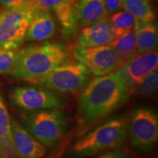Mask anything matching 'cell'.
<instances>
[{
	"mask_svg": "<svg viewBox=\"0 0 158 158\" xmlns=\"http://www.w3.org/2000/svg\"><path fill=\"white\" fill-rule=\"evenodd\" d=\"M69 51L60 43L46 42L18 51L15 68L11 76L29 82L48 73L68 60Z\"/></svg>",
	"mask_w": 158,
	"mask_h": 158,
	"instance_id": "cell-2",
	"label": "cell"
},
{
	"mask_svg": "<svg viewBox=\"0 0 158 158\" xmlns=\"http://www.w3.org/2000/svg\"><path fill=\"white\" fill-rule=\"evenodd\" d=\"M109 14H113L122 9V0H102Z\"/></svg>",
	"mask_w": 158,
	"mask_h": 158,
	"instance_id": "cell-24",
	"label": "cell"
},
{
	"mask_svg": "<svg viewBox=\"0 0 158 158\" xmlns=\"http://www.w3.org/2000/svg\"><path fill=\"white\" fill-rule=\"evenodd\" d=\"M114 39L109 18L107 17L93 25L84 27L79 32L77 41L78 45L94 47L110 44Z\"/></svg>",
	"mask_w": 158,
	"mask_h": 158,
	"instance_id": "cell-14",
	"label": "cell"
},
{
	"mask_svg": "<svg viewBox=\"0 0 158 158\" xmlns=\"http://www.w3.org/2000/svg\"><path fill=\"white\" fill-rule=\"evenodd\" d=\"M133 31L138 54L157 50L158 30L157 24L135 20Z\"/></svg>",
	"mask_w": 158,
	"mask_h": 158,
	"instance_id": "cell-16",
	"label": "cell"
},
{
	"mask_svg": "<svg viewBox=\"0 0 158 158\" xmlns=\"http://www.w3.org/2000/svg\"><path fill=\"white\" fill-rule=\"evenodd\" d=\"M11 134L13 147L19 158L44 157L46 148L15 119H11Z\"/></svg>",
	"mask_w": 158,
	"mask_h": 158,
	"instance_id": "cell-12",
	"label": "cell"
},
{
	"mask_svg": "<svg viewBox=\"0 0 158 158\" xmlns=\"http://www.w3.org/2000/svg\"><path fill=\"white\" fill-rule=\"evenodd\" d=\"M17 50L0 48V75L12 74L17 60Z\"/></svg>",
	"mask_w": 158,
	"mask_h": 158,
	"instance_id": "cell-22",
	"label": "cell"
},
{
	"mask_svg": "<svg viewBox=\"0 0 158 158\" xmlns=\"http://www.w3.org/2000/svg\"><path fill=\"white\" fill-rule=\"evenodd\" d=\"M22 122L23 127L48 149L56 147L68 125L66 115L58 108L29 111Z\"/></svg>",
	"mask_w": 158,
	"mask_h": 158,
	"instance_id": "cell-4",
	"label": "cell"
},
{
	"mask_svg": "<svg viewBox=\"0 0 158 158\" xmlns=\"http://www.w3.org/2000/svg\"><path fill=\"white\" fill-rule=\"evenodd\" d=\"M0 144L2 148L13 147L11 134V118L0 92Z\"/></svg>",
	"mask_w": 158,
	"mask_h": 158,
	"instance_id": "cell-20",
	"label": "cell"
},
{
	"mask_svg": "<svg viewBox=\"0 0 158 158\" xmlns=\"http://www.w3.org/2000/svg\"><path fill=\"white\" fill-rule=\"evenodd\" d=\"M56 23L51 13L36 11L26 35L27 41H45L54 36Z\"/></svg>",
	"mask_w": 158,
	"mask_h": 158,
	"instance_id": "cell-15",
	"label": "cell"
},
{
	"mask_svg": "<svg viewBox=\"0 0 158 158\" xmlns=\"http://www.w3.org/2000/svg\"><path fill=\"white\" fill-rule=\"evenodd\" d=\"M130 95L114 73L97 76L86 84L78 98V123L89 126L101 121L127 102Z\"/></svg>",
	"mask_w": 158,
	"mask_h": 158,
	"instance_id": "cell-1",
	"label": "cell"
},
{
	"mask_svg": "<svg viewBox=\"0 0 158 158\" xmlns=\"http://www.w3.org/2000/svg\"><path fill=\"white\" fill-rule=\"evenodd\" d=\"M90 77V70L84 64L68 60L29 83L59 93H75L86 86Z\"/></svg>",
	"mask_w": 158,
	"mask_h": 158,
	"instance_id": "cell-5",
	"label": "cell"
},
{
	"mask_svg": "<svg viewBox=\"0 0 158 158\" xmlns=\"http://www.w3.org/2000/svg\"><path fill=\"white\" fill-rule=\"evenodd\" d=\"M76 0H28L27 7L34 11L53 13L62 27L64 37H70L76 34L78 26L74 18L73 7Z\"/></svg>",
	"mask_w": 158,
	"mask_h": 158,
	"instance_id": "cell-11",
	"label": "cell"
},
{
	"mask_svg": "<svg viewBox=\"0 0 158 158\" xmlns=\"http://www.w3.org/2000/svg\"><path fill=\"white\" fill-rule=\"evenodd\" d=\"M35 13L27 5L0 12V48L17 50L25 40Z\"/></svg>",
	"mask_w": 158,
	"mask_h": 158,
	"instance_id": "cell-7",
	"label": "cell"
},
{
	"mask_svg": "<svg viewBox=\"0 0 158 158\" xmlns=\"http://www.w3.org/2000/svg\"><path fill=\"white\" fill-rule=\"evenodd\" d=\"M109 18L110 29L115 38L132 31L135 23V18L127 11H118Z\"/></svg>",
	"mask_w": 158,
	"mask_h": 158,
	"instance_id": "cell-19",
	"label": "cell"
},
{
	"mask_svg": "<svg viewBox=\"0 0 158 158\" xmlns=\"http://www.w3.org/2000/svg\"><path fill=\"white\" fill-rule=\"evenodd\" d=\"M122 9L138 21L152 22L155 19V12L149 0H122Z\"/></svg>",
	"mask_w": 158,
	"mask_h": 158,
	"instance_id": "cell-17",
	"label": "cell"
},
{
	"mask_svg": "<svg viewBox=\"0 0 158 158\" xmlns=\"http://www.w3.org/2000/svg\"><path fill=\"white\" fill-rule=\"evenodd\" d=\"M9 97L15 106L27 111L59 108L64 104L62 97L42 86H16L10 91Z\"/></svg>",
	"mask_w": 158,
	"mask_h": 158,
	"instance_id": "cell-9",
	"label": "cell"
},
{
	"mask_svg": "<svg viewBox=\"0 0 158 158\" xmlns=\"http://www.w3.org/2000/svg\"><path fill=\"white\" fill-rule=\"evenodd\" d=\"M128 139L127 120L116 116L80 136L71 147L76 157H89L117 149H121Z\"/></svg>",
	"mask_w": 158,
	"mask_h": 158,
	"instance_id": "cell-3",
	"label": "cell"
},
{
	"mask_svg": "<svg viewBox=\"0 0 158 158\" xmlns=\"http://www.w3.org/2000/svg\"><path fill=\"white\" fill-rule=\"evenodd\" d=\"M149 158H157V157H149Z\"/></svg>",
	"mask_w": 158,
	"mask_h": 158,
	"instance_id": "cell-27",
	"label": "cell"
},
{
	"mask_svg": "<svg viewBox=\"0 0 158 158\" xmlns=\"http://www.w3.org/2000/svg\"><path fill=\"white\" fill-rule=\"evenodd\" d=\"M109 45L116 51L123 63L139 54L133 30L115 38Z\"/></svg>",
	"mask_w": 158,
	"mask_h": 158,
	"instance_id": "cell-18",
	"label": "cell"
},
{
	"mask_svg": "<svg viewBox=\"0 0 158 158\" xmlns=\"http://www.w3.org/2000/svg\"><path fill=\"white\" fill-rule=\"evenodd\" d=\"M157 86L158 70L157 68H156L132 89L130 93L139 96H151L157 92Z\"/></svg>",
	"mask_w": 158,
	"mask_h": 158,
	"instance_id": "cell-21",
	"label": "cell"
},
{
	"mask_svg": "<svg viewBox=\"0 0 158 158\" xmlns=\"http://www.w3.org/2000/svg\"><path fill=\"white\" fill-rule=\"evenodd\" d=\"M127 133L131 147L136 152H151L158 141L157 112L148 107L135 108L127 120Z\"/></svg>",
	"mask_w": 158,
	"mask_h": 158,
	"instance_id": "cell-6",
	"label": "cell"
},
{
	"mask_svg": "<svg viewBox=\"0 0 158 158\" xmlns=\"http://www.w3.org/2000/svg\"><path fill=\"white\" fill-rule=\"evenodd\" d=\"M2 157V149L1 144H0V158Z\"/></svg>",
	"mask_w": 158,
	"mask_h": 158,
	"instance_id": "cell-26",
	"label": "cell"
},
{
	"mask_svg": "<svg viewBox=\"0 0 158 158\" xmlns=\"http://www.w3.org/2000/svg\"><path fill=\"white\" fill-rule=\"evenodd\" d=\"M98 158H134V156L130 152L117 149L102 152Z\"/></svg>",
	"mask_w": 158,
	"mask_h": 158,
	"instance_id": "cell-23",
	"label": "cell"
},
{
	"mask_svg": "<svg viewBox=\"0 0 158 158\" xmlns=\"http://www.w3.org/2000/svg\"><path fill=\"white\" fill-rule=\"evenodd\" d=\"M73 13L77 26L83 28L93 25L109 15L102 0H76Z\"/></svg>",
	"mask_w": 158,
	"mask_h": 158,
	"instance_id": "cell-13",
	"label": "cell"
},
{
	"mask_svg": "<svg viewBox=\"0 0 158 158\" xmlns=\"http://www.w3.org/2000/svg\"><path fill=\"white\" fill-rule=\"evenodd\" d=\"M70 51L75 59L84 64L91 73L96 76L110 73L123 63L116 51L109 44L94 47L73 45Z\"/></svg>",
	"mask_w": 158,
	"mask_h": 158,
	"instance_id": "cell-8",
	"label": "cell"
},
{
	"mask_svg": "<svg viewBox=\"0 0 158 158\" xmlns=\"http://www.w3.org/2000/svg\"><path fill=\"white\" fill-rule=\"evenodd\" d=\"M28 0H0V7L5 9L18 8L27 5Z\"/></svg>",
	"mask_w": 158,
	"mask_h": 158,
	"instance_id": "cell-25",
	"label": "cell"
},
{
	"mask_svg": "<svg viewBox=\"0 0 158 158\" xmlns=\"http://www.w3.org/2000/svg\"><path fill=\"white\" fill-rule=\"evenodd\" d=\"M157 50L147 51L122 63L114 73L130 92L144 77L157 68Z\"/></svg>",
	"mask_w": 158,
	"mask_h": 158,
	"instance_id": "cell-10",
	"label": "cell"
}]
</instances>
